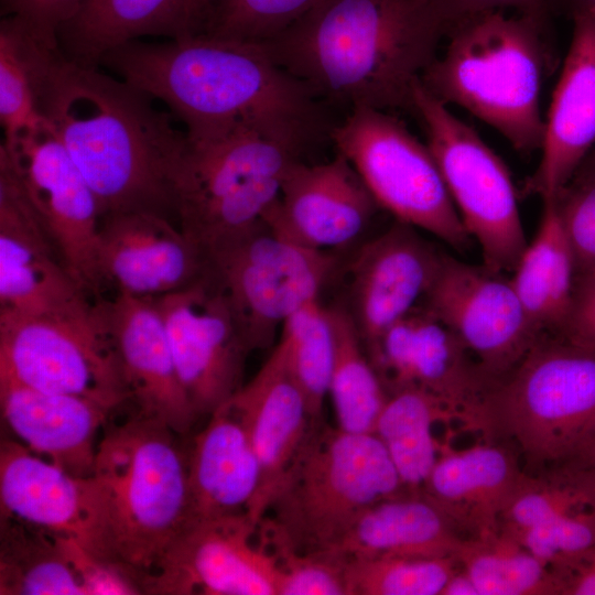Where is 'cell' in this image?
I'll return each instance as SVG.
<instances>
[{
	"instance_id": "obj_1",
	"label": "cell",
	"mask_w": 595,
	"mask_h": 595,
	"mask_svg": "<svg viewBox=\"0 0 595 595\" xmlns=\"http://www.w3.org/2000/svg\"><path fill=\"white\" fill-rule=\"evenodd\" d=\"M37 105L97 197L101 215H173V178L187 147L173 113L118 76L67 57L28 29Z\"/></svg>"
},
{
	"instance_id": "obj_2",
	"label": "cell",
	"mask_w": 595,
	"mask_h": 595,
	"mask_svg": "<svg viewBox=\"0 0 595 595\" xmlns=\"http://www.w3.org/2000/svg\"><path fill=\"white\" fill-rule=\"evenodd\" d=\"M101 64L164 104L192 140L246 125L302 153L326 130L318 97L262 43L204 33L136 40Z\"/></svg>"
},
{
	"instance_id": "obj_3",
	"label": "cell",
	"mask_w": 595,
	"mask_h": 595,
	"mask_svg": "<svg viewBox=\"0 0 595 595\" xmlns=\"http://www.w3.org/2000/svg\"><path fill=\"white\" fill-rule=\"evenodd\" d=\"M454 25L440 0H324L262 44L316 97L413 110V87Z\"/></svg>"
},
{
	"instance_id": "obj_4",
	"label": "cell",
	"mask_w": 595,
	"mask_h": 595,
	"mask_svg": "<svg viewBox=\"0 0 595 595\" xmlns=\"http://www.w3.org/2000/svg\"><path fill=\"white\" fill-rule=\"evenodd\" d=\"M175 435L136 413L107 424L87 477L101 555L143 580L188 519L187 454Z\"/></svg>"
},
{
	"instance_id": "obj_5",
	"label": "cell",
	"mask_w": 595,
	"mask_h": 595,
	"mask_svg": "<svg viewBox=\"0 0 595 595\" xmlns=\"http://www.w3.org/2000/svg\"><path fill=\"white\" fill-rule=\"evenodd\" d=\"M548 23L502 10L457 22L448 43L421 76L445 105L465 108L501 133L521 153L541 149L544 119L540 95L548 63Z\"/></svg>"
},
{
	"instance_id": "obj_6",
	"label": "cell",
	"mask_w": 595,
	"mask_h": 595,
	"mask_svg": "<svg viewBox=\"0 0 595 595\" xmlns=\"http://www.w3.org/2000/svg\"><path fill=\"white\" fill-rule=\"evenodd\" d=\"M407 491L380 439L321 422L312 429L258 523L269 551L335 552L358 518Z\"/></svg>"
},
{
	"instance_id": "obj_7",
	"label": "cell",
	"mask_w": 595,
	"mask_h": 595,
	"mask_svg": "<svg viewBox=\"0 0 595 595\" xmlns=\"http://www.w3.org/2000/svg\"><path fill=\"white\" fill-rule=\"evenodd\" d=\"M468 420L485 441L511 446L528 474L569 459L595 429V347L540 335Z\"/></svg>"
},
{
	"instance_id": "obj_8",
	"label": "cell",
	"mask_w": 595,
	"mask_h": 595,
	"mask_svg": "<svg viewBox=\"0 0 595 595\" xmlns=\"http://www.w3.org/2000/svg\"><path fill=\"white\" fill-rule=\"evenodd\" d=\"M300 154L246 125L205 139L187 138L173 178L177 226L205 255L264 221Z\"/></svg>"
},
{
	"instance_id": "obj_9",
	"label": "cell",
	"mask_w": 595,
	"mask_h": 595,
	"mask_svg": "<svg viewBox=\"0 0 595 595\" xmlns=\"http://www.w3.org/2000/svg\"><path fill=\"white\" fill-rule=\"evenodd\" d=\"M337 152L359 175L379 207L456 250L466 232L428 144L389 111L354 107L329 132Z\"/></svg>"
},
{
	"instance_id": "obj_10",
	"label": "cell",
	"mask_w": 595,
	"mask_h": 595,
	"mask_svg": "<svg viewBox=\"0 0 595 595\" xmlns=\"http://www.w3.org/2000/svg\"><path fill=\"white\" fill-rule=\"evenodd\" d=\"M412 101L423 122L426 144L466 232L480 248L484 264L511 273L528 241L506 163L421 79L413 87Z\"/></svg>"
},
{
	"instance_id": "obj_11",
	"label": "cell",
	"mask_w": 595,
	"mask_h": 595,
	"mask_svg": "<svg viewBox=\"0 0 595 595\" xmlns=\"http://www.w3.org/2000/svg\"><path fill=\"white\" fill-rule=\"evenodd\" d=\"M251 349L268 347L288 317L318 300L335 259L273 232L264 221L205 252Z\"/></svg>"
},
{
	"instance_id": "obj_12",
	"label": "cell",
	"mask_w": 595,
	"mask_h": 595,
	"mask_svg": "<svg viewBox=\"0 0 595 595\" xmlns=\"http://www.w3.org/2000/svg\"><path fill=\"white\" fill-rule=\"evenodd\" d=\"M0 381L127 403L117 355L98 302L63 315L0 314Z\"/></svg>"
},
{
	"instance_id": "obj_13",
	"label": "cell",
	"mask_w": 595,
	"mask_h": 595,
	"mask_svg": "<svg viewBox=\"0 0 595 595\" xmlns=\"http://www.w3.org/2000/svg\"><path fill=\"white\" fill-rule=\"evenodd\" d=\"M0 164L15 180L75 281L87 294L99 295L96 246L100 207L45 118L34 128L3 139Z\"/></svg>"
},
{
	"instance_id": "obj_14",
	"label": "cell",
	"mask_w": 595,
	"mask_h": 595,
	"mask_svg": "<svg viewBox=\"0 0 595 595\" xmlns=\"http://www.w3.org/2000/svg\"><path fill=\"white\" fill-rule=\"evenodd\" d=\"M421 304L461 339L488 387L542 335L530 323L510 278L444 252Z\"/></svg>"
},
{
	"instance_id": "obj_15",
	"label": "cell",
	"mask_w": 595,
	"mask_h": 595,
	"mask_svg": "<svg viewBox=\"0 0 595 595\" xmlns=\"http://www.w3.org/2000/svg\"><path fill=\"white\" fill-rule=\"evenodd\" d=\"M153 300L194 411L209 416L244 386L251 351L228 301L209 273Z\"/></svg>"
},
{
	"instance_id": "obj_16",
	"label": "cell",
	"mask_w": 595,
	"mask_h": 595,
	"mask_svg": "<svg viewBox=\"0 0 595 595\" xmlns=\"http://www.w3.org/2000/svg\"><path fill=\"white\" fill-rule=\"evenodd\" d=\"M248 516L187 523L143 580L144 594L278 595L277 559Z\"/></svg>"
},
{
	"instance_id": "obj_17",
	"label": "cell",
	"mask_w": 595,
	"mask_h": 595,
	"mask_svg": "<svg viewBox=\"0 0 595 595\" xmlns=\"http://www.w3.org/2000/svg\"><path fill=\"white\" fill-rule=\"evenodd\" d=\"M99 291L156 299L208 273L204 252L167 216L143 210L101 217L96 246Z\"/></svg>"
},
{
	"instance_id": "obj_18",
	"label": "cell",
	"mask_w": 595,
	"mask_h": 595,
	"mask_svg": "<svg viewBox=\"0 0 595 595\" xmlns=\"http://www.w3.org/2000/svg\"><path fill=\"white\" fill-rule=\"evenodd\" d=\"M91 305L15 180L0 164V314L63 315Z\"/></svg>"
},
{
	"instance_id": "obj_19",
	"label": "cell",
	"mask_w": 595,
	"mask_h": 595,
	"mask_svg": "<svg viewBox=\"0 0 595 595\" xmlns=\"http://www.w3.org/2000/svg\"><path fill=\"white\" fill-rule=\"evenodd\" d=\"M388 393L414 388L467 416L488 387L461 339L422 304L366 351Z\"/></svg>"
},
{
	"instance_id": "obj_20",
	"label": "cell",
	"mask_w": 595,
	"mask_h": 595,
	"mask_svg": "<svg viewBox=\"0 0 595 595\" xmlns=\"http://www.w3.org/2000/svg\"><path fill=\"white\" fill-rule=\"evenodd\" d=\"M378 207L355 169L337 152L320 164L293 162L263 220L288 240L328 251L355 241Z\"/></svg>"
},
{
	"instance_id": "obj_21",
	"label": "cell",
	"mask_w": 595,
	"mask_h": 595,
	"mask_svg": "<svg viewBox=\"0 0 595 595\" xmlns=\"http://www.w3.org/2000/svg\"><path fill=\"white\" fill-rule=\"evenodd\" d=\"M442 256L419 229L399 220L360 247L349 268L347 311L366 351L421 304Z\"/></svg>"
},
{
	"instance_id": "obj_22",
	"label": "cell",
	"mask_w": 595,
	"mask_h": 595,
	"mask_svg": "<svg viewBox=\"0 0 595 595\" xmlns=\"http://www.w3.org/2000/svg\"><path fill=\"white\" fill-rule=\"evenodd\" d=\"M97 302L133 413L158 420L176 434L187 433L198 416L180 379L154 300L115 294Z\"/></svg>"
},
{
	"instance_id": "obj_23",
	"label": "cell",
	"mask_w": 595,
	"mask_h": 595,
	"mask_svg": "<svg viewBox=\"0 0 595 595\" xmlns=\"http://www.w3.org/2000/svg\"><path fill=\"white\" fill-rule=\"evenodd\" d=\"M227 402L240 418L260 465L261 482L250 515L258 526L289 466L321 422L313 420L279 343L253 378Z\"/></svg>"
},
{
	"instance_id": "obj_24",
	"label": "cell",
	"mask_w": 595,
	"mask_h": 595,
	"mask_svg": "<svg viewBox=\"0 0 595 595\" xmlns=\"http://www.w3.org/2000/svg\"><path fill=\"white\" fill-rule=\"evenodd\" d=\"M571 44L544 120L542 156L526 194L553 198L595 143V12L572 17Z\"/></svg>"
},
{
	"instance_id": "obj_25",
	"label": "cell",
	"mask_w": 595,
	"mask_h": 595,
	"mask_svg": "<svg viewBox=\"0 0 595 595\" xmlns=\"http://www.w3.org/2000/svg\"><path fill=\"white\" fill-rule=\"evenodd\" d=\"M87 477L69 474L20 442L3 440L1 515L52 536L74 539L102 556Z\"/></svg>"
},
{
	"instance_id": "obj_26",
	"label": "cell",
	"mask_w": 595,
	"mask_h": 595,
	"mask_svg": "<svg viewBox=\"0 0 595 595\" xmlns=\"http://www.w3.org/2000/svg\"><path fill=\"white\" fill-rule=\"evenodd\" d=\"M1 415L32 453L78 477L90 476L113 410L91 399L0 381Z\"/></svg>"
},
{
	"instance_id": "obj_27",
	"label": "cell",
	"mask_w": 595,
	"mask_h": 595,
	"mask_svg": "<svg viewBox=\"0 0 595 595\" xmlns=\"http://www.w3.org/2000/svg\"><path fill=\"white\" fill-rule=\"evenodd\" d=\"M523 475L519 455L502 442L485 441L459 451L445 443L422 493L465 538H485L498 532Z\"/></svg>"
},
{
	"instance_id": "obj_28",
	"label": "cell",
	"mask_w": 595,
	"mask_h": 595,
	"mask_svg": "<svg viewBox=\"0 0 595 595\" xmlns=\"http://www.w3.org/2000/svg\"><path fill=\"white\" fill-rule=\"evenodd\" d=\"M208 418L187 454V523L250 518L261 472L247 431L228 402Z\"/></svg>"
},
{
	"instance_id": "obj_29",
	"label": "cell",
	"mask_w": 595,
	"mask_h": 595,
	"mask_svg": "<svg viewBox=\"0 0 595 595\" xmlns=\"http://www.w3.org/2000/svg\"><path fill=\"white\" fill-rule=\"evenodd\" d=\"M212 0H85L58 32L63 53L99 66L111 51L145 36L169 40L202 31Z\"/></svg>"
},
{
	"instance_id": "obj_30",
	"label": "cell",
	"mask_w": 595,
	"mask_h": 595,
	"mask_svg": "<svg viewBox=\"0 0 595 595\" xmlns=\"http://www.w3.org/2000/svg\"><path fill=\"white\" fill-rule=\"evenodd\" d=\"M465 539L424 493L402 491L368 508L334 553L343 558H456Z\"/></svg>"
},
{
	"instance_id": "obj_31",
	"label": "cell",
	"mask_w": 595,
	"mask_h": 595,
	"mask_svg": "<svg viewBox=\"0 0 595 595\" xmlns=\"http://www.w3.org/2000/svg\"><path fill=\"white\" fill-rule=\"evenodd\" d=\"M509 278L533 328L558 334L572 306L576 270L552 198L543 199L538 231Z\"/></svg>"
},
{
	"instance_id": "obj_32",
	"label": "cell",
	"mask_w": 595,
	"mask_h": 595,
	"mask_svg": "<svg viewBox=\"0 0 595 595\" xmlns=\"http://www.w3.org/2000/svg\"><path fill=\"white\" fill-rule=\"evenodd\" d=\"M456 420L466 429L465 415L436 397L414 388L389 393L374 433L385 445L407 491L422 493L442 446L433 429Z\"/></svg>"
},
{
	"instance_id": "obj_33",
	"label": "cell",
	"mask_w": 595,
	"mask_h": 595,
	"mask_svg": "<svg viewBox=\"0 0 595 595\" xmlns=\"http://www.w3.org/2000/svg\"><path fill=\"white\" fill-rule=\"evenodd\" d=\"M1 595H85L57 537L1 515Z\"/></svg>"
},
{
	"instance_id": "obj_34",
	"label": "cell",
	"mask_w": 595,
	"mask_h": 595,
	"mask_svg": "<svg viewBox=\"0 0 595 595\" xmlns=\"http://www.w3.org/2000/svg\"><path fill=\"white\" fill-rule=\"evenodd\" d=\"M335 350L328 396L337 428L349 433H374L388 391L371 364L347 309L329 307Z\"/></svg>"
},
{
	"instance_id": "obj_35",
	"label": "cell",
	"mask_w": 595,
	"mask_h": 595,
	"mask_svg": "<svg viewBox=\"0 0 595 595\" xmlns=\"http://www.w3.org/2000/svg\"><path fill=\"white\" fill-rule=\"evenodd\" d=\"M595 509V474L565 461L537 474L524 472L499 529L515 538L529 529Z\"/></svg>"
},
{
	"instance_id": "obj_36",
	"label": "cell",
	"mask_w": 595,
	"mask_h": 595,
	"mask_svg": "<svg viewBox=\"0 0 595 595\" xmlns=\"http://www.w3.org/2000/svg\"><path fill=\"white\" fill-rule=\"evenodd\" d=\"M456 558L478 595H558L550 570L504 530L465 539Z\"/></svg>"
},
{
	"instance_id": "obj_37",
	"label": "cell",
	"mask_w": 595,
	"mask_h": 595,
	"mask_svg": "<svg viewBox=\"0 0 595 595\" xmlns=\"http://www.w3.org/2000/svg\"><path fill=\"white\" fill-rule=\"evenodd\" d=\"M279 344L313 420L322 422L335 350L329 307L315 300L294 312L282 324Z\"/></svg>"
},
{
	"instance_id": "obj_38",
	"label": "cell",
	"mask_w": 595,
	"mask_h": 595,
	"mask_svg": "<svg viewBox=\"0 0 595 595\" xmlns=\"http://www.w3.org/2000/svg\"><path fill=\"white\" fill-rule=\"evenodd\" d=\"M348 595H441L457 558H344Z\"/></svg>"
},
{
	"instance_id": "obj_39",
	"label": "cell",
	"mask_w": 595,
	"mask_h": 595,
	"mask_svg": "<svg viewBox=\"0 0 595 595\" xmlns=\"http://www.w3.org/2000/svg\"><path fill=\"white\" fill-rule=\"evenodd\" d=\"M43 120L25 29L18 18L4 15L0 22V122L3 139L34 128Z\"/></svg>"
},
{
	"instance_id": "obj_40",
	"label": "cell",
	"mask_w": 595,
	"mask_h": 595,
	"mask_svg": "<svg viewBox=\"0 0 595 595\" xmlns=\"http://www.w3.org/2000/svg\"><path fill=\"white\" fill-rule=\"evenodd\" d=\"M324 0H212L202 31L212 36L263 43Z\"/></svg>"
},
{
	"instance_id": "obj_41",
	"label": "cell",
	"mask_w": 595,
	"mask_h": 595,
	"mask_svg": "<svg viewBox=\"0 0 595 595\" xmlns=\"http://www.w3.org/2000/svg\"><path fill=\"white\" fill-rule=\"evenodd\" d=\"M552 199L573 252L576 277L595 269V172L577 170Z\"/></svg>"
},
{
	"instance_id": "obj_42",
	"label": "cell",
	"mask_w": 595,
	"mask_h": 595,
	"mask_svg": "<svg viewBox=\"0 0 595 595\" xmlns=\"http://www.w3.org/2000/svg\"><path fill=\"white\" fill-rule=\"evenodd\" d=\"M269 552L275 556L279 567L278 595H348L342 555Z\"/></svg>"
},
{
	"instance_id": "obj_43",
	"label": "cell",
	"mask_w": 595,
	"mask_h": 595,
	"mask_svg": "<svg viewBox=\"0 0 595 595\" xmlns=\"http://www.w3.org/2000/svg\"><path fill=\"white\" fill-rule=\"evenodd\" d=\"M57 539L85 595L144 594L143 576L133 569L97 555L74 539L63 537Z\"/></svg>"
},
{
	"instance_id": "obj_44",
	"label": "cell",
	"mask_w": 595,
	"mask_h": 595,
	"mask_svg": "<svg viewBox=\"0 0 595 595\" xmlns=\"http://www.w3.org/2000/svg\"><path fill=\"white\" fill-rule=\"evenodd\" d=\"M85 0H1L4 15L19 18L40 40L58 43V32L72 20Z\"/></svg>"
},
{
	"instance_id": "obj_45",
	"label": "cell",
	"mask_w": 595,
	"mask_h": 595,
	"mask_svg": "<svg viewBox=\"0 0 595 595\" xmlns=\"http://www.w3.org/2000/svg\"><path fill=\"white\" fill-rule=\"evenodd\" d=\"M558 335L595 347V269L576 277L572 306Z\"/></svg>"
},
{
	"instance_id": "obj_46",
	"label": "cell",
	"mask_w": 595,
	"mask_h": 595,
	"mask_svg": "<svg viewBox=\"0 0 595 595\" xmlns=\"http://www.w3.org/2000/svg\"><path fill=\"white\" fill-rule=\"evenodd\" d=\"M549 570L558 595H595V544Z\"/></svg>"
},
{
	"instance_id": "obj_47",
	"label": "cell",
	"mask_w": 595,
	"mask_h": 595,
	"mask_svg": "<svg viewBox=\"0 0 595 595\" xmlns=\"http://www.w3.org/2000/svg\"><path fill=\"white\" fill-rule=\"evenodd\" d=\"M456 24L470 15L504 9H515L519 14L549 22L548 0H440Z\"/></svg>"
},
{
	"instance_id": "obj_48",
	"label": "cell",
	"mask_w": 595,
	"mask_h": 595,
	"mask_svg": "<svg viewBox=\"0 0 595 595\" xmlns=\"http://www.w3.org/2000/svg\"><path fill=\"white\" fill-rule=\"evenodd\" d=\"M441 595H478V591L468 573L459 564L445 583Z\"/></svg>"
},
{
	"instance_id": "obj_49",
	"label": "cell",
	"mask_w": 595,
	"mask_h": 595,
	"mask_svg": "<svg viewBox=\"0 0 595 595\" xmlns=\"http://www.w3.org/2000/svg\"><path fill=\"white\" fill-rule=\"evenodd\" d=\"M566 461H571L595 474V429Z\"/></svg>"
},
{
	"instance_id": "obj_50",
	"label": "cell",
	"mask_w": 595,
	"mask_h": 595,
	"mask_svg": "<svg viewBox=\"0 0 595 595\" xmlns=\"http://www.w3.org/2000/svg\"><path fill=\"white\" fill-rule=\"evenodd\" d=\"M550 12H562L571 18L578 13L595 12V0H548Z\"/></svg>"
},
{
	"instance_id": "obj_51",
	"label": "cell",
	"mask_w": 595,
	"mask_h": 595,
	"mask_svg": "<svg viewBox=\"0 0 595 595\" xmlns=\"http://www.w3.org/2000/svg\"><path fill=\"white\" fill-rule=\"evenodd\" d=\"M578 170H587L595 172V151L586 156Z\"/></svg>"
}]
</instances>
